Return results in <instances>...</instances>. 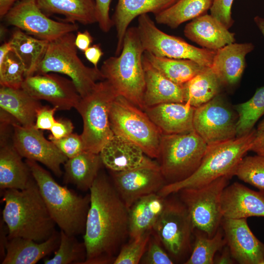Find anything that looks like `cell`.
<instances>
[{"instance_id": "cell-1", "label": "cell", "mask_w": 264, "mask_h": 264, "mask_svg": "<svg viewBox=\"0 0 264 264\" xmlns=\"http://www.w3.org/2000/svg\"><path fill=\"white\" fill-rule=\"evenodd\" d=\"M89 191L84 264H113L129 236V209L104 174L99 173Z\"/></svg>"}, {"instance_id": "cell-2", "label": "cell", "mask_w": 264, "mask_h": 264, "mask_svg": "<svg viewBox=\"0 0 264 264\" xmlns=\"http://www.w3.org/2000/svg\"><path fill=\"white\" fill-rule=\"evenodd\" d=\"M2 194L5 203L2 219L7 227L8 239L22 237L42 242L56 231V224L33 176L24 189H9Z\"/></svg>"}, {"instance_id": "cell-3", "label": "cell", "mask_w": 264, "mask_h": 264, "mask_svg": "<svg viewBox=\"0 0 264 264\" xmlns=\"http://www.w3.org/2000/svg\"><path fill=\"white\" fill-rule=\"evenodd\" d=\"M44 202L56 225L66 234L84 233L90 206V194L78 195L60 185L37 162L25 159Z\"/></svg>"}, {"instance_id": "cell-4", "label": "cell", "mask_w": 264, "mask_h": 264, "mask_svg": "<svg viewBox=\"0 0 264 264\" xmlns=\"http://www.w3.org/2000/svg\"><path fill=\"white\" fill-rule=\"evenodd\" d=\"M256 133L253 129L242 136L208 145L201 163L192 175L180 181L166 184L157 193L167 197L183 189L201 187L221 177L231 178L250 151Z\"/></svg>"}, {"instance_id": "cell-5", "label": "cell", "mask_w": 264, "mask_h": 264, "mask_svg": "<svg viewBox=\"0 0 264 264\" xmlns=\"http://www.w3.org/2000/svg\"><path fill=\"white\" fill-rule=\"evenodd\" d=\"M137 27L128 28L120 54L106 59L100 69L119 95L144 110V53Z\"/></svg>"}, {"instance_id": "cell-6", "label": "cell", "mask_w": 264, "mask_h": 264, "mask_svg": "<svg viewBox=\"0 0 264 264\" xmlns=\"http://www.w3.org/2000/svg\"><path fill=\"white\" fill-rule=\"evenodd\" d=\"M75 37L73 32H69L49 42L35 74L56 72L66 75L82 98L92 91L98 81L104 78L100 69L86 66L79 58Z\"/></svg>"}, {"instance_id": "cell-7", "label": "cell", "mask_w": 264, "mask_h": 264, "mask_svg": "<svg viewBox=\"0 0 264 264\" xmlns=\"http://www.w3.org/2000/svg\"><path fill=\"white\" fill-rule=\"evenodd\" d=\"M196 132L162 134L156 158L167 184L183 180L198 168L208 147Z\"/></svg>"}, {"instance_id": "cell-8", "label": "cell", "mask_w": 264, "mask_h": 264, "mask_svg": "<svg viewBox=\"0 0 264 264\" xmlns=\"http://www.w3.org/2000/svg\"><path fill=\"white\" fill-rule=\"evenodd\" d=\"M118 95L110 83L104 80L97 82L92 91L81 98L76 109L83 119L81 135L85 151L99 154L114 135L110 112L112 103Z\"/></svg>"}, {"instance_id": "cell-9", "label": "cell", "mask_w": 264, "mask_h": 264, "mask_svg": "<svg viewBox=\"0 0 264 264\" xmlns=\"http://www.w3.org/2000/svg\"><path fill=\"white\" fill-rule=\"evenodd\" d=\"M110 121L114 134L134 143L150 158L158 157L163 134L143 110L118 95L110 107Z\"/></svg>"}, {"instance_id": "cell-10", "label": "cell", "mask_w": 264, "mask_h": 264, "mask_svg": "<svg viewBox=\"0 0 264 264\" xmlns=\"http://www.w3.org/2000/svg\"><path fill=\"white\" fill-rule=\"evenodd\" d=\"M230 179L221 177L201 187L185 188L177 193L188 210L194 229L209 237H213L221 225L222 195Z\"/></svg>"}, {"instance_id": "cell-11", "label": "cell", "mask_w": 264, "mask_h": 264, "mask_svg": "<svg viewBox=\"0 0 264 264\" xmlns=\"http://www.w3.org/2000/svg\"><path fill=\"white\" fill-rule=\"evenodd\" d=\"M137 28L145 52L158 57L190 60L211 67L216 50L197 47L166 34L157 28L148 14L138 17Z\"/></svg>"}, {"instance_id": "cell-12", "label": "cell", "mask_w": 264, "mask_h": 264, "mask_svg": "<svg viewBox=\"0 0 264 264\" xmlns=\"http://www.w3.org/2000/svg\"><path fill=\"white\" fill-rule=\"evenodd\" d=\"M194 230L185 205L180 199L166 197L164 209L153 231L174 261L181 260L191 252Z\"/></svg>"}, {"instance_id": "cell-13", "label": "cell", "mask_w": 264, "mask_h": 264, "mask_svg": "<svg viewBox=\"0 0 264 264\" xmlns=\"http://www.w3.org/2000/svg\"><path fill=\"white\" fill-rule=\"evenodd\" d=\"M3 18L8 24L49 42L78 29L76 23L50 19L38 6L35 0H18Z\"/></svg>"}, {"instance_id": "cell-14", "label": "cell", "mask_w": 264, "mask_h": 264, "mask_svg": "<svg viewBox=\"0 0 264 264\" xmlns=\"http://www.w3.org/2000/svg\"><path fill=\"white\" fill-rule=\"evenodd\" d=\"M238 118L219 94L195 108L194 129L207 145H210L236 137Z\"/></svg>"}, {"instance_id": "cell-15", "label": "cell", "mask_w": 264, "mask_h": 264, "mask_svg": "<svg viewBox=\"0 0 264 264\" xmlns=\"http://www.w3.org/2000/svg\"><path fill=\"white\" fill-rule=\"evenodd\" d=\"M13 145L26 159L39 162L57 176L62 175L61 165L68 158L50 140L46 139L41 130L34 126L25 128L18 122L13 124Z\"/></svg>"}, {"instance_id": "cell-16", "label": "cell", "mask_w": 264, "mask_h": 264, "mask_svg": "<svg viewBox=\"0 0 264 264\" xmlns=\"http://www.w3.org/2000/svg\"><path fill=\"white\" fill-rule=\"evenodd\" d=\"M21 88L34 98L47 101L58 110L76 109L82 98L71 80L55 74H35L27 77Z\"/></svg>"}, {"instance_id": "cell-17", "label": "cell", "mask_w": 264, "mask_h": 264, "mask_svg": "<svg viewBox=\"0 0 264 264\" xmlns=\"http://www.w3.org/2000/svg\"><path fill=\"white\" fill-rule=\"evenodd\" d=\"M110 174L114 188L128 209L140 198L157 193L167 184L159 167L110 171Z\"/></svg>"}, {"instance_id": "cell-18", "label": "cell", "mask_w": 264, "mask_h": 264, "mask_svg": "<svg viewBox=\"0 0 264 264\" xmlns=\"http://www.w3.org/2000/svg\"><path fill=\"white\" fill-rule=\"evenodd\" d=\"M247 219L223 218L221 225L233 259L240 264H264V243L250 230Z\"/></svg>"}, {"instance_id": "cell-19", "label": "cell", "mask_w": 264, "mask_h": 264, "mask_svg": "<svg viewBox=\"0 0 264 264\" xmlns=\"http://www.w3.org/2000/svg\"><path fill=\"white\" fill-rule=\"evenodd\" d=\"M102 163L111 171L122 172L141 167H158L137 145L119 135H114L100 153Z\"/></svg>"}, {"instance_id": "cell-20", "label": "cell", "mask_w": 264, "mask_h": 264, "mask_svg": "<svg viewBox=\"0 0 264 264\" xmlns=\"http://www.w3.org/2000/svg\"><path fill=\"white\" fill-rule=\"evenodd\" d=\"M221 208L223 218L264 217V191H255L237 182L228 184L222 195Z\"/></svg>"}, {"instance_id": "cell-21", "label": "cell", "mask_w": 264, "mask_h": 264, "mask_svg": "<svg viewBox=\"0 0 264 264\" xmlns=\"http://www.w3.org/2000/svg\"><path fill=\"white\" fill-rule=\"evenodd\" d=\"M195 110L186 103L168 102L147 107L144 111L163 134H171L194 130Z\"/></svg>"}, {"instance_id": "cell-22", "label": "cell", "mask_w": 264, "mask_h": 264, "mask_svg": "<svg viewBox=\"0 0 264 264\" xmlns=\"http://www.w3.org/2000/svg\"><path fill=\"white\" fill-rule=\"evenodd\" d=\"M211 14H204L188 23L184 35L204 48L217 50L235 43V33Z\"/></svg>"}, {"instance_id": "cell-23", "label": "cell", "mask_w": 264, "mask_h": 264, "mask_svg": "<svg viewBox=\"0 0 264 264\" xmlns=\"http://www.w3.org/2000/svg\"><path fill=\"white\" fill-rule=\"evenodd\" d=\"M251 43H233L216 50L211 68L222 86H234L243 74L246 56L253 51Z\"/></svg>"}, {"instance_id": "cell-24", "label": "cell", "mask_w": 264, "mask_h": 264, "mask_svg": "<svg viewBox=\"0 0 264 264\" xmlns=\"http://www.w3.org/2000/svg\"><path fill=\"white\" fill-rule=\"evenodd\" d=\"M177 0H118L111 19L117 32L115 55L120 54L129 25L139 16L152 13L156 15L168 8Z\"/></svg>"}, {"instance_id": "cell-25", "label": "cell", "mask_w": 264, "mask_h": 264, "mask_svg": "<svg viewBox=\"0 0 264 264\" xmlns=\"http://www.w3.org/2000/svg\"><path fill=\"white\" fill-rule=\"evenodd\" d=\"M143 65L145 81L143 101L145 108L164 103H184L183 85L176 84L166 77L144 54Z\"/></svg>"}, {"instance_id": "cell-26", "label": "cell", "mask_w": 264, "mask_h": 264, "mask_svg": "<svg viewBox=\"0 0 264 264\" xmlns=\"http://www.w3.org/2000/svg\"><path fill=\"white\" fill-rule=\"evenodd\" d=\"M60 233L56 231L42 242L22 237L8 239L6 254L1 264H35L56 250L59 246Z\"/></svg>"}, {"instance_id": "cell-27", "label": "cell", "mask_w": 264, "mask_h": 264, "mask_svg": "<svg viewBox=\"0 0 264 264\" xmlns=\"http://www.w3.org/2000/svg\"><path fill=\"white\" fill-rule=\"evenodd\" d=\"M166 197L158 193L144 196L129 209V236L131 239L151 230L161 214Z\"/></svg>"}, {"instance_id": "cell-28", "label": "cell", "mask_w": 264, "mask_h": 264, "mask_svg": "<svg viewBox=\"0 0 264 264\" xmlns=\"http://www.w3.org/2000/svg\"><path fill=\"white\" fill-rule=\"evenodd\" d=\"M0 107L22 126L30 128L35 126L38 111L42 106L39 100L32 97L22 88L1 86Z\"/></svg>"}, {"instance_id": "cell-29", "label": "cell", "mask_w": 264, "mask_h": 264, "mask_svg": "<svg viewBox=\"0 0 264 264\" xmlns=\"http://www.w3.org/2000/svg\"><path fill=\"white\" fill-rule=\"evenodd\" d=\"M22 156L13 146L7 142L1 143L0 148V189L22 190L32 177Z\"/></svg>"}, {"instance_id": "cell-30", "label": "cell", "mask_w": 264, "mask_h": 264, "mask_svg": "<svg viewBox=\"0 0 264 264\" xmlns=\"http://www.w3.org/2000/svg\"><path fill=\"white\" fill-rule=\"evenodd\" d=\"M103 164L99 154L84 151L64 164V182L82 191L89 190Z\"/></svg>"}, {"instance_id": "cell-31", "label": "cell", "mask_w": 264, "mask_h": 264, "mask_svg": "<svg viewBox=\"0 0 264 264\" xmlns=\"http://www.w3.org/2000/svg\"><path fill=\"white\" fill-rule=\"evenodd\" d=\"M38 6L47 16H64L67 22L83 24L97 22L94 0H35Z\"/></svg>"}, {"instance_id": "cell-32", "label": "cell", "mask_w": 264, "mask_h": 264, "mask_svg": "<svg viewBox=\"0 0 264 264\" xmlns=\"http://www.w3.org/2000/svg\"><path fill=\"white\" fill-rule=\"evenodd\" d=\"M9 42L12 51L23 66L25 78L34 75L44 56L49 41L34 37L17 28Z\"/></svg>"}, {"instance_id": "cell-33", "label": "cell", "mask_w": 264, "mask_h": 264, "mask_svg": "<svg viewBox=\"0 0 264 264\" xmlns=\"http://www.w3.org/2000/svg\"><path fill=\"white\" fill-rule=\"evenodd\" d=\"M183 86L184 103L195 108L206 103L219 95L222 86L211 67H206Z\"/></svg>"}, {"instance_id": "cell-34", "label": "cell", "mask_w": 264, "mask_h": 264, "mask_svg": "<svg viewBox=\"0 0 264 264\" xmlns=\"http://www.w3.org/2000/svg\"><path fill=\"white\" fill-rule=\"evenodd\" d=\"M213 0H177L173 5L155 15L157 23L176 28L187 21L206 14Z\"/></svg>"}, {"instance_id": "cell-35", "label": "cell", "mask_w": 264, "mask_h": 264, "mask_svg": "<svg viewBox=\"0 0 264 264\" xmlns=\"http://www.w3.org/2000/svg\"><path fill=\"white\" fill-rule=\"evenodd\" d=\"M150 63L169 80L182 85L203 71L207 66L188 59L158 57L144 52Z\"/></svg>"}, {"instance_id": "cell-36", "label": "cell", "mask_w": 264, "mask_h": 264, "mask_svg": "<svg viewBox=\"0 0 264 264\" xmlns=\"http://www.w3.org/2000/svg\"><path fill=\"white\" fill-rule=\"evenodd\" d=\"M234 108L238 117L236 137H240L250 132L264 114V86L258 88L249 100Z\"/></svg>"}, {"instance_id": "cell-37", "label": "cell", "mask_w": 264, "mask_h": 264, "mask_svg": "<svg viewBox=\"0 0 264 264\" xmlns=\"http://www.w3.org/2000/svg\"><path fill=\"white\" fill-rule=\"evenodd\" d=\"M226 245L223 231L220 228L212 237L206 234H196L191 255L184 264H213L216 254Z\"/></svg>"}, {"instance_id": "cell-38", "label": "cell", "mask_w": 264, "mask_h": 264, "mask_svg": "<svg viewBox=\"0 0 264 264\" xmlns=\"http://www.w3.org/2000/svg\"><path fill=\"white\" fill-rule=\"evenodd\" d=\"M60 240L54 256L44 260V264H84L87 256L84 242H79L75 236L69 235L60 230Z\"/></svg>"}, {"instance_id": "cell-39", "label": "cell", "mask_w": 264, "mask_h": 264, "mask_svg": "<svg viewBox=\"0 0 264 264\" xmlns=\"http://www.w3.org/2000/svg\"><path fill=\"white\" fill-rule=\"evenodd\" d=\"M235 176L260 190L264 191V156H244L239 163Z\"/></svg>"}, {"instance_id": "cell-40", "label": "cell", "mask_w": 264, "mask_h": 264, "mask_svg": "<svg viewBox=\"0 0 264 264\" xmlns=\"http://www.w3.org/2000/svg\"><path fill=\"white\" fill-rule=\"evenodd\" d=\"M25 78L23 66L11 51L0 63V86L20 88Z\"/></svg>"}, {"instance_id": "cell-41", "label": "cell", "mask_w": 264, "mask_h": 264, "mask_svg": "<svg viewBox=\"0 0 264 264\" xmlns=\"http://www.w3.org/2000/svg\"><path fill=\"white\" fill-rule=\"evenodd\" d=\"M152 230L124 244L117 255L113 264H137L140 263L146 250Z\"/></svg>"}, {"instance_id": "cell-42", "label": "cell", "mask_w": 264, "mask_h": 264, "mask_svg": "<svg viewBox=\"0 0 264 264\" xmlns=\"http://www.w3.org/2000/svg\"><path fill=\"white\" fill-rule=\"evenodd\" d=\"M140 263L145 264H173L174 263L173 259L163 248L161 242L153 229L146 250Z\"/></svg>"}, {"instance_id": "cell-43", "label": "cell", "mask_w": 264, "mask_h": 264, "mask_svg": "<svg viewBox=\"0 0 264 264\" xmlns=\"http://www.w3.org/2000/svg\"><path fill=\"white\" fill-rule=\"evenodd\" d=\"M48 138L68 158L73 157L85 151L81 135L71 133L63 138L55 139L50 134Z\"/></svg>"}, {"instance_id": "cell-44", "label": "cell", "mask_w": 264, "mask_h": 264, "mask_svg": "<svg viewBox=\"0 0 264 264\" xmlns=\"http://www.w3.org/2000/svg\"><path fill=\"white\" fill-rule=\"evenodd\" d=\"M234 0H213L210 9L212 16L222 23L227 28L233 24L231 8Z\"/></svg>"}, {"instance_id": "cell-45", "label": "cell", "mask_w": 264, "mask_h": 264, "mask_svg": "<svg viewBox=\"0 0 264 264\" xmlns=\"http://www.w3.org/2000/svg\"><path fill=\"white\" fill-rule=\"evenodd\" d=\"M97 22L100 29L107 33L113 26L110 16V7L111 0H94Z\"/></svg>"}, {"instance_id": "cell-46", "label": "cell", "mask_w": 264, "mask_h": 264, "mask_svg": "<svg viewBox=\"0 0 264 264\" xmlns=\"http://www.w3.org/2000/svg\"><path fill=\"white\" fill-rule=\"evenodd\" d=\"M57 110L55 107L42 106L38 111L34 127L41 130H50L56 121L54 115Z\"/></svg>"}, {"instance_id": "cell-47", "label": "cell", "mask_w": 264, "mask_h": 264, "mask_svg": "<svg viewBox=\"0 0 264 264\" xmlns=\"http://www.w3.org/2000/svg\"><path fill=\"white\" fill-rule=\"evenodd\" d=\"M73 129V124L69 120L60 119L56 120L51 128V135L55 139H60L72 133Z\"/></svg>"}, {"instance_id": "cell-48", "label": "cell", "mask_w": 264, "mask_h": 264, "mask_svg": "<svg viewBox=\"0 0 264 264\" xmlns=\"http://www.w3.org/2000/svg\"><path fill=\"white\" fill-rule=\"evenodd\" d=\"M84 52L86 59L92 64L94 67H98V64L104 54L100 45L99 44H93Z\"/></svg>"}, {"instance_id": "cell-49", "label": "cell", "mask_w": 264, "mask_h": 264, "mask_svg": "<svg viewBox=\"0 0 264 264\" xmlns=\"http://www.w3.org/2000/svg\"><path fill=\"white\" fill-rule=\"evenodd\" d=\"M93 38L89 31H79L75 37V44L77 49L84 52L91 45Z\"/></svg>"}, {"instance_id": "cell-50", "label": "cell", "mask_w": 264, "mask_h": 264, "mask_svg": "<svg viewBox=\"0 0 264 264\" xmlns=\"http://www.w3.org/2000/svg\"><path fill=\"white\" fill-rule=\"evenodd\" d=\"M8 241V229L2 219L0 223V263L6 254V246Z\"/></svg>"}, {"instance_id": "cell-51", "label": "cell", "mask_w": 264, "mask_h": 264, "mask_svg": "<svg viewBox=\"0 0 264 264\" xmlns=\"http://www.w3.org/2000/svg\"><path fill=\"white\" fill-rule=\"evenodd\" d=\"M250 151L264 156V131L258 132Z\"/></svg>"}, {"instance_id": "cell-52", "label": "cell", "mask_w": 264, "mask_h": 264, "mask_svg": "<svg viewBox=\"0 0 264 264\" xmlns=\"http://www.w3.org/2000/svg\"><path fill=\"white\" fill-rule=\"evenodd\" d=\"M225 246L223 248L221 254L215 257L214 264H232L234 263V259L228 246L226 245V247Z\"/></svg>"}, {"instance_id": "cell-53", "label": "cell", "mask_w": 264, "mask_h": 264, "mask_svg": "<svg viewBox=\"0 0 264 264\" xmlns=\"http://www.w3.org/2000/svg\"><path fill=\"white\" fill-rule=\"evenodd\" d=\"M18 0H0V16L3 18L9 9Z\"/></svg>"}, {"instance_id": "cell-54", "label": "cell", "mask_w": 264, "mask_h": 264, "mask_svg": "<svg viewBox=\"0 0 264 264\" xmlns=\"http://www.w3.org/2000/svg\"><path fill=\"white\" fill-rule=\"evenodd\" d=\"M12 51L11 46L9 41L2 44L0 47V63H1L7 55Z\"/></svg>"}, {"instance_id": "cell-55", "label": "cell", "mask_w": 264, "mask_h": 264, "mask_svg": "<svg viewBox=\"0 0 264 264\" xmlns=\"http://www.w3.org/2000/svg\"><path fill=\"white\" fill-rule=\"evenodd\" d=\"M254 21L264 38V18L257 16L254 18Z\"/></svg>"}, {"instance_id": "cell-56", "label": "cell", "mask_w": 264, "mask_h": 264, "mask_svg": "<svg viewBox=\"0 0 264 264\" xmlns=\"http://www.w3.org/2000/svg\"><path fill=\"white\" fill-rule=\"evenodd\" d=\"M257 131L258 132L264 131V118L258 125Z\"/></svg>"}]
</instances>
